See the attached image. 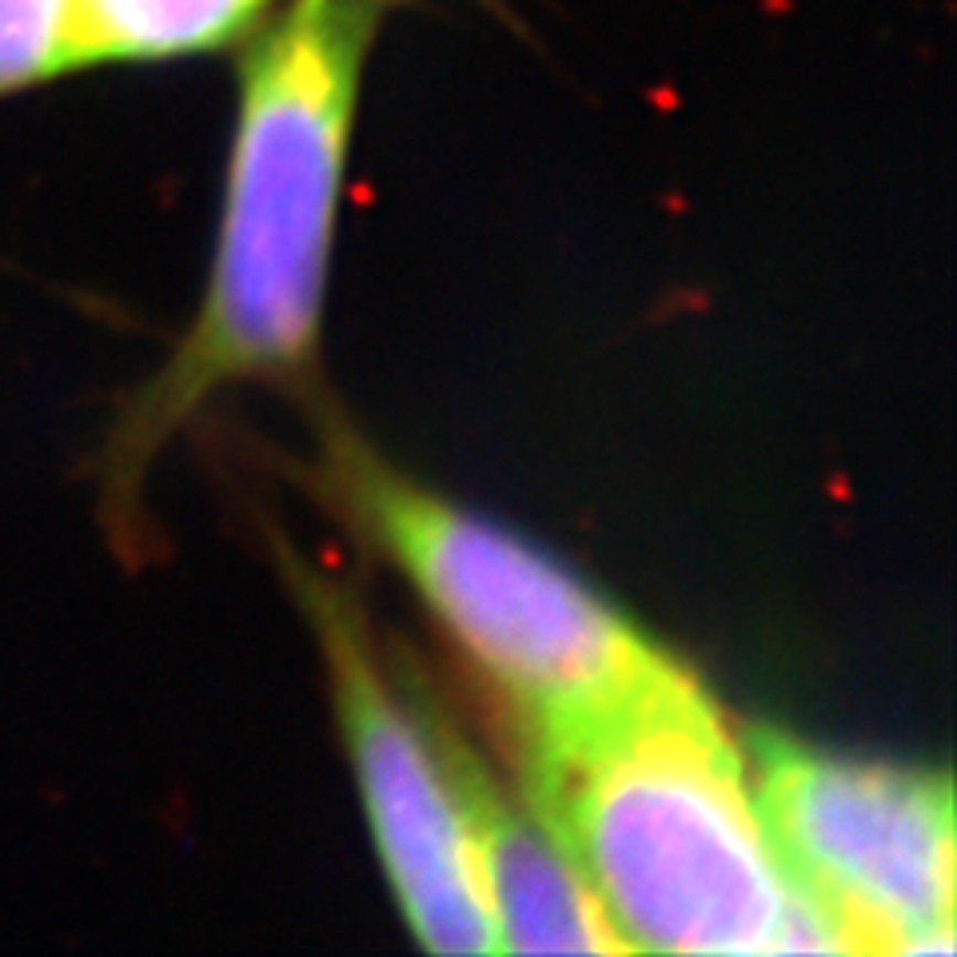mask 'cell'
Wrapping results in <instances>:
<instances>
[{"label":"cell","instance_id":"obj_8","mask_svg":"<svg viewBox=\"0 0 957 957\" xmlns=\"http://www.w3.org/2000/svg\"><path fill=\"white\" fill-rule=\"evenodd\" d=\"M76 68L73 0H0V96Z\"/></svg>","mask_w":957,"mask_h":957},{"label":"cell","instance_id":"obj_3","mask_svg":"<svg viewBox=\"0 0 957 957\" xmlns=\"http://www.w3.org/2000/svg\"><path fill=\"white\" fill-rule=\"evenodd\" d=\"M323 483L499 687L523 734L606 710L675 663L555 559L423 491L364 443L327 439Z\"/></svg>","mask_w":957,"mask_h":957},{"label":"cell","instance_id":"obj_5","mask_svg":"<svg viewBox=\"0 0 957 957\" xmlns=\"http://www.w3.org/2000/svg\"><path fill=\"white\" fill-rule=\"evenodd\" d=\"M292 579L312 614L375 850L407 926L436 954H499L443 707L419 690L416 675L387 670L359 599L344 583L303 562H292Z\"/></svg>","mask_w":957,"mask_h":957},{"label":"cell","instance_id":"obj_1","mask_svg":"<svg viewBox=\"0 0 957 957\" xmlns=\"http://www.w3.org/2000/svg\"><path fill=\"white\" fill-rule=\"evenodd\" d=\"M372 29L367 0H292L244 56L208 292L168 364L116 411L96 463L116 542L136 547L148 471L212 396L312 372Z\"/></svg>","mask_w":957,"mask_h":957},{"label":"cell","instance_id":"obj_2","mask_svg":"<svg viewBox=\"0 0 957 957\" xmlns=\"http://www.w3.org/2000/svg\"><path fill=\"white\" fill-rule=\"evenodd\" d=\"M527 794L626 954H846L782 865L734 742L695 675L523 734Z\"/></svg>","mask_w":957,"mask_h":957},{"label":"cell","instance_id":"obj_4","mask_svg":"<svg viewBox=\"0 0 957 957\" xmlns=\"http://www.w3.org/2000/svg\"><path fill=\"white\" fill-rule=\"evenodd\" d=\"M746 771L782 865L846 954L954 949V782L750 730Z\"/></svg>","mask_w":957,"mask_h":957},{"label":"cell","instance_id":"obj_6","mask_svg":"<svg viewBox=\"0 0 957 957\" xmlns=\"http://www.w3.org/2000/svg\"><path fill=\"white\" fill-rule=\"evenodd\" d=\"M451 771L487 885L499 954H626L603 902L531 794L507 791L443 714Z\"/></svg>","mask_w":957,"mask_h":957},{"label":"cell","instance_id":"obj_7","mask_svg":"<svg viewBox=\"0 0 957 957\" xmlns=\"http://www.w3.org/2000/svg\"><path fill=\"white\" fill-rule=\"evenodd\" d=\"M76 68L208 53L248 29L268 0H73Z\"/></svg>","mask_w":957,"mask_h":957}]
</instances>
